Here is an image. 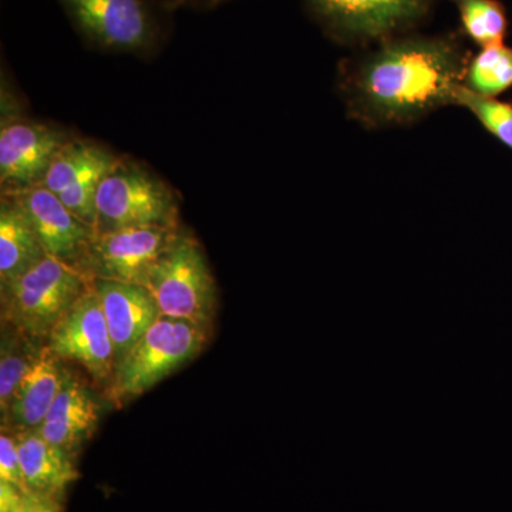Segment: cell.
Returning a JSON list of instances; mask_svg holds the SVG:
<instances>
[{"instance_id":"cell-14","label":"cell","mask_w":512,"mask_h":512,"mask_svg":"<svg viewBox=\"0 0 512 512\" xmlns=\"http://www.w3.org/2000/svg\"><path fill=\"white\" fill-rule=\"evenodd\" d=\"M100 420V404L72 373L67 372L55 402L37 433L49 443L76 456L92 439Z\"/></svg>"},{"instance_id":"cell-18","label":"cell","mask_w":512,"mask_h":512,"mask_svg":"<svg viewBox=\"0 0 512 512\" xmlns=\"http://www.w3.org/2000/svg\"><path fill=\"white\" fill-rule=\"evenodd\" d=\"M43 340L30 338L15 326L2 322V348H0V413L2 419L8 413L13 396L18 390L23 377L33 366Z\"/></svg>"},{"instance_id":"cell-6","label":"cell","mask_w":512,"mask_h":512,"mask_svg":"<svg viewBox=\"0 0 512 512\" xmlns=\"http://www.w3.org/2000/svg\"><path fill=\"white\" fill-rule=\"evenodd\" d=\"M74 28L92 45L113 52L146 53L163 37L167 3L156 0H60Z\"/></svg>"},{"instance_id":"cell-20","label":"cell","mask_w":512,"mask_h":512,"mask_svg":"<svg viewBox=\"0 0 512 512\" xmlns=\"http://www.w3.org/2000/svg\"><path fill=\"white\" fill-rule=\"evenodd\" d=\"M464 86L481 96L497 97L512 87V47H483L468 63Z\"/></svg>"},{"instance_id":"cell-15","label":"cell","mask_w":512,"mask_h":512,"mask_svg":"<svg viewBox=\"0 0 512 512\" xmlns=\"http://www.w3.org/2000/svg\"><path fill=\"white\" fill-rule=\"evenodd\" d=\"M60 362L62 360L47 348L45 342L13 396L8 413L2 419V430L18 434L39 429L67 375Z\"/></svg>"},{"instance_id":"cell-9","label":"cell","mask_w":512,"mask_h":512,"mask_svg":"<svg viewBox=\"0 0 512 512\" xmlns=\"http://www.w3.org/2000/svg\"><path fill=\"white\" fill-rule=\"evenodd\" d=\"M46 345L60 360L82 365L94 382L110 386L116 353L93 282L47 336Z\"/></svg>"},{"instance_id":"cell-12","label":"cell","mask_w":512,"mask_h":512,"mask_svg":"<svg viewBox=\"0 0 512 512\" xmlns=\"http://www.w3.org/2000/svg\"><path fill=\"white\" fill-rule=\"evenodd\" d=\"M35 228L46 254L79 269L92 244L94 229L73 214L42 184L10 194Z\"/></svg>"},{"instance_id":"cell-3","label":"cell","mask_w":512,"mask_h":512,"mask_svg":"<svg viewBox=\"0 0 512 512\" xmlns=\"http://www.w3.org/2000/svg\"><path fill=\"white\" fill-rule=\"evenodd\" d=\"M92 282L74 266L46 256L25 274L2 285V322L46 342Z\"/></svg>"},{"instance_id":"cell-10","label":"cell","mask_w":512,"mask_h":512,"mask_svg":"<svg viewBox=\"0 0 512 512\" xmlns=\"http://www.w3.org/2000/svg\"><path fill=\"white\" fill-rule=\"evenodd\" d=\"M120 158L94 141L72 137L57 153L42 185L96 232L97 190Z\"/></svg>"},{"instance_id":"cell-11","label":"cell","mask_w":512,"mask_h":512,"mask_svg":"<svg viewBox=\"0 0 512 512\" xmlns=\"http://www.w3.org/2000/svg\"><path fill=\"white\" fill-rule=\"evenodd\" d=\"M72 137L63 128L37 121L3 123L0 131L2 195L42 184L57 153Z\"/></svg>"},{"instance_id":"cell-1","label":"cell","mask_w":512,"mask_h":512,"mask_svg":"<svg viewBox=\"0 0 512 512\" xmlns=\"http://www.w3.org/2000/svg\"><path fill=\"white\" fill-rule=\"evenodd\" d=\"M471 53L457 33H403L340 67L350 119L367 128L407 126L456 104Z\"/></svg>"},{"instance_id":"cell-5","label":"cell","mask_w":512,"mask_h":512,"mask_svg":"<svg viewBox=\"0 0 512 512\" xmlns=\"http://www.w3.org/2000/svg\"><path fill=\"white\" fill-rule=\"evenodd\" d=\"M178 228L173 191L157 175L120 158L96 194V234L128 228Z\"/></svg>"},{"instance_id":"cell-23","label":"cell","mask_w":512,"mask_h":512,"mask_svg":"<svg viewBox=\"0 0 512 512\" xmlns=\"http://www.w3.org/2000/svg\"><path fill=\"white\" fill-rule=\"evenodd\" d=\"M0 481L12 484L19 490L28 491L23 478L15 434L2 430L0 434Z\"/></svg>"},{"instance_id":"cell-7","label":"cell","mask_w":512,"mask_h":512,"mask_svg":"<svg viewBox=\"0 0 512 512\" xmlns=\"http://www.w3.org/2000/svg\"><path fill=\"white\" fill-rule=\"evenodd\" d=\"M326 35L349 45L403 35L426 19L434 0H305Z\"/></svg>"},{"instance_id":"cell-17","label":"cell","mask_w":512,"mask_h":512,"mask_svg":"<svg viewBox=\"0 0 512 512\" xmlns=\"http://www.w3.org/2000/svg\"><path fill=\"white\" fill-rule=\"evenodd\" d=\"M49 256L18 201L2 195L0 204V284L25 274Z\"/></svg>"},{"instance_id":"cell-16","label":"cell","mask_w":512,"mask_h":512,"mask_svg":"<svg viewBox=\"0 0 512 512\" xmlns=\"http://www.w3.org/2000/svg\"><path fill=\"white\" fill-rule=\"evenodd\" d=\"M15 437L28 491L63 501L67 488L79 478L73 454L49 443L36 430Z\"/></svg>"},{"instance_id":"cell-13","label":"cell","mask_w":512,"mask_h":512,"mask_svg":"<svg viewBox=\"0 0 512 512\" xmlns=\"http://www.w3.org/2000/svg\"><path fill=\"white\" fill-rule=\"evenodd\" d=\"M93 286L109 326L117 365L163 313L146 285L96 279Z\"/></svg>"},{"instance_id":"cell-22","label":"cell","mask_w":512,"mask_h":512,"mask_svg":"<svg viewBox=\"0 0 512 512\" xmlns=\"http://www.w3.org/2000/svg\"><path fill=\"white\" fill-rule=\"evenodd\" d=\"M0 512H63L62 501L0 481Z\"/></svg>"},{"instance_id":"cell-21","label":"cell","mask_w":512,"mask_h":512,"mask_svg":"<svg viewBox=\"0 0 512 512\" xmlns=\"http://www.w3.org/2000/svg\"><path fill=\"white\" fill-rule=\"evenodd\" d=\"M456 104L470 110L488 133L512 150V101L481 96L461 84L456 92Z\"/></svg>"},{"instance_id":"cell-19","label":"cell","mask_w":512,"mask_h":512,"mask_svg":"<svg viewBox=\"0 0 512 512\" xmlns=\"http://www.w3.org/2000/svg\"><path fill=\"white\" fill-rule=\"evenodd\" d=\"M468 39L483 47L503 45L510 20L500 0H451Z\"/></svg>"},{"instance_id":"cell-4","label":"cell","mask_w":512,"mask_h":512,"mask_svg":"<svg viewBox=\"0 0 512 512\" xmlns=\"http://www.w3.org/2000/svg\"><path fill=\"white\" fill-rule=\"evenodd\" d=\"M146 286L168 318L211 328L217 312V286L200 242L177 232L150 269Z\"/></svg>"},{"instance_id":"cell-8","label":"cell","mask_w":512,"mask_h":512,"mask_svg":"<svg viewBox=\"0 0 512 512\" xmlns=\"http://www.w3.org/2000/svg\"><path fill=\"white\" fill-rule=\"evenodd\" d=\"M177 232L178 228L146 227L96 234L79 271L90 281L146 285L148 272Z\"/></svg>"},{"instance_id":"cell-24","label":"cell","mask_w":512,"mask_h":512,"mask_svg":"<svg viewBox=\"0 0 512 512\" xmlns=\"http://www.w3.org/2000/svg\"><path fill=\"white\" fill-rule=\"evenodd\" d=\"M225 0H165L171 12L180 8H212Z\"/></svg>"},{"instance_id":"cell-2","label":"cell","mask_w":512,"mask_h":512,"mask_svg":"<svg viewBox=\"0 0 512 512\" xmlns=\"http://www.w3.org/2000/svg\"><path fill=\"white\" fill-rule=\"evenodd\" d=\"M210 330L190 320L161 316L117 363L109 386L111 402L123 406L191 362L210 340Z\"/></svg>"}]
</instances>
